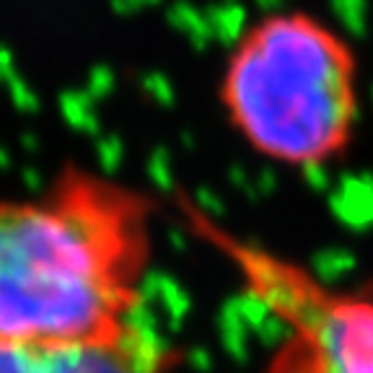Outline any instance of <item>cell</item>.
<instances>
[{
    "instance_id": "cell-1",
    "label": "cell",
    "mask_w": 373,
    "mask_h": 373,
    "mask_svg": "<svg viewBox=\"0 0 373 373\" xmlns=\"http://www.w3.org/2000/svg\"><path fill=\"white\" fill-rule=\"evenodd\" d=\"M153 255L151 200L65 166L42 192L0 200V342H99L135 327Z\"/></svg>"
},
{
    "instance_id": "cell-2",
    "label": "cell",
    "mask_w": 373,
    "mask_h": 373,
    "mask_svg": "<svg viewBox=\"0 0 373 373\" xmlns=\"http://www.w3.org/2000/svg\"><path fill=\"white\" fill-rule=\"evenodd\" d=\"M221 104L255 153L285 169L345 156L358 128V62L342 36L308 13H272L233 44Z\"/></svg>"
},
{
    "instance_id": "cell-3",
    "label": "cell",
    "mask_w": 373,
    "mask_h": 373,
    "mask_svg": "<svg viewBox=\"0 0 373 373\" xmlns=\"http://www.w3.org/2000/svg\"><path fill=\"white\" fill-rule=\"evenodd\" d=\"M179 210L283 327L262 373H373V285H330L304 264L226 229L186 197H179Z\"/></svg>"
},
{
    "instance_id": "cell-4",
    "label": "cell",
    "mask_w": 373,
    "mask_h": 373,
    "mask_svg": "<svg viewBox=\"0 0 373 373\" xmlns=\"http://www.w3.org/2000/svg\"><path fill=\"white\" fill-rule=\"evenodd\" d=\"M0 373H177V360L161 339L135 324L99 342H0Z\"/></svg>"
}]
</instances>
